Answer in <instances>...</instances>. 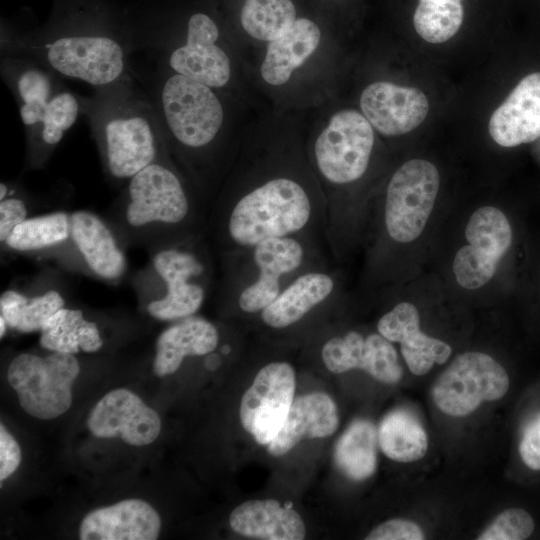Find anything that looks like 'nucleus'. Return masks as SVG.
<instances>
[{"mask_svg":"<svg viewBox=\"0 0 540 540\" xmlns=\"http://www.w3.org/2000/svg\"><path fill=\"white\" fill-rule=\"evenodd\" d=\"M297 172L259 171L218 197L205 227L218 256L272 238L314 235L326 240L322 191Z\"/></svg>","mask_w":540,"mask_h":540,"instance_id":"f257e3e1","label":"nucleus"},{"mask_svg":"<svg viewBox=\"0 0 540 540\" xmlns=\"http://www.w3.org/2000/svg\"><path fill=\"white\" fill-rule=\"evenodd\" d=\"M102 168L114 185L124 186L153 162L169 157L165 135L145 90L130 73L82 98Z\"/></svg>","mask_w":540,"mask_h":540,"instance_id":"f03ea898","label":"nucleus"},{"mask_svg":"<svg viewBox=\"0 0 540 540\" xmlns=\"http://www.w3.org/2000/svg\"><path fill=\"white\" fill-rule=\"evenodd\" d=\"M205 215L169 156L134 175L123 186L105 219L124 249L148 250L205 231Z\"/></svg>","mask_w":540,"mask_h":540,"instance_id":"7ed1b4c3","label":"nucleus"},{"mask_svg":"<svg viewBox=\"0 0 540 540\" xmlns=\"http://www.w3.org/2000/svg\"><path fill=\"white\" fill-rule=\"evenodd\" d=\"M140 60L141 64L130 60L129 71L155 108L170 155L173 153L199 181L201 170L212 159L210 154L215 150L225 121L217 89L145 58Z\"/></svg>","mask_w":540,"mask_h":540,"instance_id":"20e7f679","label":"nucleus"},{"mask_svg":"<svg viewBox=\"0 0 540 540\" xmlns=\"http://www.w3.org/2000/svg\"><path fill=\"white\" fill-rule=\"evenodd\" d=\"M326 252L324 238L294 235L220 255L216 296L228 312L258 316L298 275L327 264Z\"/></svg>","mask_w":540,"mask_h":540,"instance_id":"39448f33","label":"nucleus"},{"mask_svg":"<svg viewBox=\"0 0 540 540\" xmlns=\"http://www.w3.org/2000/svg\"><path fill=\"white\" fill-rule=\"evenodd\" d=\"M148 253L147 265L132 278L144 311L160 321L195 315L209 294L214 275L206 232L161 243Z\"/></svg>","mask_w":540,"mask_h":540,"instance_id":"423d86ee","label":"nucleus"},{"mask_svg":"<svg viewBox=\"0 0 540 540\" xmlns=\"http://www.w3.org/2000/svg\"><path fill=\"white\" fill-rule=\"evenodd\" d=\"M374 142L373 127L362 113L344 109L332 115L311 150L313 168L324 186L325 207L340 189L366 174Z\"/></svg>","mask_w":540,"mask_h":540,"instance_id":"0eeeda50","label":"nucleus"},{"mask_svg":"<svg viewBox=\"0 0 540 540\" xmlns=\"http://www.w3.org/2000/svg\"><path fill=\"white\" fill-rule=\"evenodd\" d=\"M79 373L80 363L74 354L24 352L11 360L7 379L26 413L51 420L70 408L72 386Z\"/></svg>","mask_w":540,"mask_h":540,"instance_id":"6e6552de","label":"nucleus"},{"mask_svg":"<svg viewBox=\"0 0 540 540\" xmlns=\"http://www.w3.org/2000/svg\"><path fill=\"white\" fill-rule=\"evenodd\" d=\"M437 168L422 159H411L390 178L382 211V223L390 240L409 243L423 231L439 191Z\"/></svg>","mask_w":540,"mask_h":540,"instance_id":"1a4fd4ad","label":"nucleus"},{"mask_svg":"<svg viewBox=\"0 0 540 540\" xmlns=\"http://www.w3.org/2000/svg\"><path fill=\"white\" fill-rule=\"evenodd\" d=\"M508 388V374L494 358L482 352H466L437 377L431 394L441 412L462 417L483 402L502 398Z\"/></svg>","mask_w":540,"mask_h":540,"instance_id":"9d476101","label":"nucleus"},{"mask_svg":"<svg viewBox=\"0 0 540 540\" xmlns=\"http://www.w3.org/2000/svg\"><path fill=\"white\" fill-rule=\"evenodd\" d=\"M465 237L453 261L458 284L468 290L484 286L512 243V230L505 214L496 207L483 206L470 217Z\"/></svg>","mask_w":540,"mask_h":540,"instance_id":"9b49d317","label":"nucleus"},{"mask_svg":"<svg viewBox=\"0 0 540 540\" xmlns=\"http://www.w3.org/2000/svg\"><path fill=\"white\" fill-rule=\"evenodd\" d=\"M295 371L285 361L264 365L240 404V421L255 441L268 445L281 429L294 400Z\"/></svg>","mask_w":540,"mask_h":540,"instance_id":"f8f14e48","label":"nucleus"},{"mask_svg":"<svg viewBox=\"0 0 540 540\" xmlns=\"http://www.w3.org/2000/svg\"><path fill=\"white\" fill-rule=\"evenodd\" d=\"M319 354L325 368L335 374L359 369L385 384H395L403 376L395 347L380 333L350 330L333 335L322 343Z\"/></svg>","mask_w":540,"mask_h":540,"instance_id":"ddd939ff","label":"nucleus"},{"mask_svg":"<svg viewBox=\"0 0 540 540\" xmlns=\"http://www.w3.org/2000/svg\"><path fill=\"white\" fill-rule=\"evenodd\" d=\"M87 427L99 438L119 437L127 444L145 446L159 436L161 419L138 395L119 388L96 403L87 418Z\"/></svg>","mask_w":540,"mask_h":540,"instance_id":"4468645a","label":"nucleus"},{"mask_svg":"<svg viewBox=\"0 0 540 540\" xmlns=\"http://www.w3.org/2000/svg\"><path fill=\"white\" fill-rule=\"evenodd\" d=\"M71 240L79 273L106 282L126 274L125 249L106 219L88 210L72 212Z\"/></svg>","mask_w":540,"mask_h":540,"instance_id":"2eb2a0df","label":"nucleus"},{"mask_svg":"<svg viewBox=\"0 0 540 540\" xmlns=\"http://www.w3.org/2000/svg\"><path fill=\"white\" fill-rule=\"evenodd\" d=\"M337 274L328 263L310 268L290 282L258 318L272 330L291 328L325 309L338 295Z\"/></svg>","mask_w":540,"mask_h":540,"instance_id":"dca6fc26","label":"nucleus"},{"mask_svg":"<svg viewBox=\"0 0 540 540\" xmlns=\"http://www.w3.org/2000/svg\"><path fill=\"white\" fill-rule=\"evenodd\" d=\"M362 114L384 136H399L417 128L426 118L429 102L418 88L374 82L361 93Z\"/></svg>","mask_w":540,"mask_h":540,"instance_id":"f3484780","label":"nucleus"},{"mask_svg":"<svg viewBox=\"0 0 540 540\" xmlns=\"http://www.w3.org/2000/svg\"><path fill=\"white\" fill-rule=\"evenodd\" d=\"M1 249L55 261L67 271L79 273L71 240V213L65 211L28 217L13 229Z\"/></svg>","mask_w":540,"mask_h":540,"instance_id":"a211bd4d","label":"nucleus"},{"mask_svg":"<svg viewBox=\"0 0 540 540\" xmlns=\"http://www.w3.org/2000/svg\"><path fill=\"white\" fill-rule=\"evenodd\" d=\"M54 269H43L21 288L1 293L0 316L8 327L23 333L41 331L46 321L67 305L66 287Z\"/></svg>","mask_w":540,"mask_h":540,"instance_id":"6ab92c4d","label":"nucleus"},{"mask_svg":"<svg viewBox=\"0 0 540 540\" xmlns=\"http://www.w3.org/2000/svg\"><path fill=\"white\" fill-rule=\"evenodd\" d=\"M0 70L17 102L27 138L41 124L52 97L64 85L58 75L27 57L1 55Z\"/></svg>","mask_w":540,"mask_h":540,"instance_id":"aec40b11","label":"nucleus"},{"mask_svg":"<svg viewBox=\"0 0 540 540\" xmlns=\"http://www.w3.org/2000/svg\"><path fill=\"white\" fill-rule=\"evenodd\" d=\"M377 331L390 342L400 344L401 354L415 375L426 374L435 363L444 364L452 353L442 340L420 330V316L410 302H400L384 313L377 322Z\"/></svg>","mask_w":540,"mask_h":540,"instance_id":"412c9836","label":"nucleus"},{"mask_svg":"<svg viewBox=\"0 0 540 540\" xmlns=\"http://www.w3.org/2000/svg\"><path fill=\"white\" fill-rule=\"evenodd\" d=\"M161 530L157 511L141 499H126L89 512L81 521V540H155Z\"/></svg>","mask_w":540,"mask_h":540,"instance_id":"4be33fe9","label":"nucleus"},{"mask_svg":"<svg viewBox=\"0 0 540 540\" xmlns=\"http://www.w3.org/2000/svg\"><path fill=\"white\" fill-rule=\"evenodd\" d=\"M492 139L503 147L540 137V72L525 76L493 112L488 124Z\"/></svg>","mask_w":540,"mask_h":540,"instance_id":"5701e85b","label":"nucleus"},{"mask_svg":"<svg viewBox=\"0 0 540 540\" xmlns=\"http://www.w3.org/2000/svg\"><path fill=\"white\" fill-rule=\"evenodd\" d=\"M220 331L211 321L190 316L175 321L155 343L153 372L159 377L174 374L189 357H205L220 345Z\"/></svg>","mask_w":540,"mask_h":540,"instance_id":"b1692460","label":"nucleus"},{"mask_svg":"<svg viewBox=\"0 0 540 540\" xmlns=\"http://www.w3.org/2000/svg\"><path fill=\"white\" fill-rule=\"evenodd\" d=\"M339 426L338 409L326 393L313 392L297 397L276 437L268 444L272 456H282L303 438H324Z\"/></svg>","mask_w":540,"mask_h":540,"instance_id":"393cba45","label":"nucleus"},{"mask_svg":"<svg viewBox=\"0 0 540 540\" xmlns=\"http://www.w3.org/2000/svg\"><path fill=\"white\" fill-rule=\"evenodd\" d=\"M232 530L242 536L266 540H302L306 527L296 510L274 499L250 500L230 514Z\"/></svg>","mask_w":540,"mask_h":540,"instance_id":"a878e982","label":"nucleus"},{"mask_svg":"<svg viewBox=\"0 0 540 540\" xmlns=\"http://www.w3.org/2000/svg\"><path fill=\"white\" fill-rule=\"evenodd\" d=\"M320 40L321 31L316 23L307 18L296 19L284 34L268 42L261 77L273 86L287 83L293 72L313 55Z\"/></svg>","mask_w":540,"mask_h":540,"instance_id":"bb28decb","label":"nucleus"},{"mask_svg":"<svg viewBox=\"0 0 540 540\" xmlns=\"http://www.w3.org/2000/svg\"><path fill=\"white\" fill-rule=\"evenodd\" d=\"M82 113V97L65 86L52 97L38 128L26 138L25 170L43 169Z\"/></svg>","mask_w":540,"mask_h":540,"instance_id":"cd10ccee","label":"nucleus"},{"mask_svg":"<svg viewBox=\"0 0 540 540\" xmlns=\"http://www.w3.org/2000/svg\"><path fill=\"white\" fill-rule=\"evenodd\" d=\"M40 332V345L48 351L75 355L95 353L104 346L98 323L88 318L84 309L67 305L52 315Z\"/></svg>","mask_w":540,"mask_h":540,"instance_id":"c85d7f7f","label":"nucleus"},{"mask_svg":"<svg viewBox=\"0 0 540 540\" xmlns=\"http://www.w3.org/2000/svg\"><path fill=\"white\" fill-rule=\"evenodd\" d=\"M377 444L378 433L374 424L366 419H356L335 445V465L347 478L364 481L376 471Z\"/></svg>","mask_w":540,"mask_h":540,"instance_id":"c756f323","label":"nucleus"},{"mask_svg":"<svg viewBox=\"0 0 540 540\" xmlns=\"http://www.w3.org/2000/svg\"><path fill=\"white\" fill-rule=\"evenodd\" d=\"M378 444L390 459L409 463L421 459L427 452V434L418 419L405 409H395L380 422Z\"/></svg>","mask_w":540,"mask_h":540,"instance_id":"7c9ffc66","label":"nucleus"},{"mask_svg":"<svg viewBox=\"0 0 540 540\" xmlns=\"http://www.w3.org/2000/svg\"><path fill=\"white\" fill-rule=\"evenodd\" d=\"M296 19L291 0H245L240 14L245 32L267 42L284 34Z\"/></svg>","mask_w":540,"mask_h":540,"instance_id":"2f4dec72","label":"nucleus"},{"mask_svg":"<svg viewBox=\"0 0 540 540\" xmlns=\"http://www.w3.org/2000/svg\"><path fill=\"white\" fill-rule=\"evenodd\" d=\"M462 0H419L413 24L427 42L438 44L451 39L460 29L464 9Z\"/></svg>","mask_w":540,"mask_h":540,"instance_id":"473e14b6","label":"nucleus"},{"mask_svg":"<svg viewBox=\"0 0 540 540\" xmlns=\"http://www.w3.org/2000/svg\"><path fill=\"white\" fill-rule=\"evenodd\" d=\"M535 523L529 512L520 508L502 511L477 537L478 540H524L531 536Z\"/></svg>","mask_w":540,"mask_h":540,"instance_id":"72a5a7b5","label":"nucleus"},{"mask_svg":"<svg viewBox=\"0 0 540 540\" xmlns=\"http://www.w3.org/2000/svg\"><path fill=\"white\" fill-rule=\"evenodd\" d=\"M28 197L12 183L0 184V243L29 216Z\"/></svg>","mask_w":540,"mask_h":540,"instance_id":"f704fd0d","label":"nucleus"},{"mask_svg":"<svg viewBox=\"0 0 540 540\" xmlns=\"http://www.w3.org/2000/svg\"><path fill=\"white\" fill-rule=\"evenodd\" d=\"M425 538L422 529L414 522L406 519H390L375 527L366 540H422Z\"/></svg>","mask_w":540,"mask_h":540,"instance_id":"c9c22d12","label":"nucleus"},{"mask_svg":"<svg viewBox=\"0 0 540 540\" xmlns=\"http://www.w3.org/2000/svg\"><path fill=\"white\" fill-rule=\"evenodd\" d=\"M519 453L524 464L532 470H540V415L525 428Z\"/></svg>","mask_w":540,"mask_h":540,"instance_id":"e433bc0d","label":"nucleus"},{"mask_svg":"<svg viewBox=\"0 0 540 540\" xmlns=\"http://www.w3.org/2000/svg\"><path fill=\"white\" fill-rule=\"evenodd\" d=\"M21 462L20 446L7 431L4 424L0 425V480L12 475Z\"/></svg>","mask_w":540,"mask_h":540,"instance_id":"4c0bfd02","label":"nucleus"},{"mask_svg":"<svg viewBox=\"0 0 540 540\" xmlns=\"http://www.w3.org/2000/svg\"><path fill=\"white\" fill-rule=\"evenodd\" d=\"M7 327L8 325L5 319L2 316H0V337L1 338L5 335Z\"/></svg>","mask_w":540,"mask_h":540,"instance_id":"58836bf2","label":"nucleus"}]
</instances>
